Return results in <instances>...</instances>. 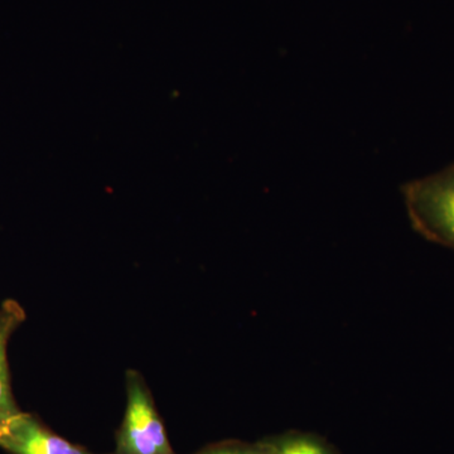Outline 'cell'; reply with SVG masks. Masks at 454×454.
<instances>
[{
  "instance_id": "cell-1",
  "label": "cell",
  "mask_w": 454,
  "mask_h": 454,
  "mask_svg": "<svg viewBox=\"0 0 454 454\" xmlns=\"http://www.w3.org/2000/svg\"><path fill=\"white\" fill-rule=\"evenodd\" d=\"M403 195L415 231L432 243L454 250V163L408 182Z\"/></svg>"
},
{
  "instance_id": "cell-2",
  "label": "cell",
  "mask_w": 454,
  "mask_h": 454,
  "mask_svg": "<svg viewBox=\"0 0 454 454\" xmlns=\"http://www.w3.org/2000/svg\"><path fill=\"white\" fill-rule=\"evenodd\" d=\"M125 384L127 408L113 454H175L143 376L129 370Z\"/></svg>"
},
{
  "instance_id": "cell-3",
  "label": "cell",
  "mask_w": 454,
  "mask_h": 454,
  "mask_svg": "<svg viewBox=\"0 0 454 454\" xmlns=\"http://www.w3.org/2000/svg\"><path fill=\"white\" fill-rule=\"evenodd\" d=\"M0 448L11 454H94L59 437L35 415L23 411L0 427Z\"/></svg>"
},
{
  "instance_id": "cell-4",
  "label": "cell",
  "mask_w": 454,
  "mask_h": 454,
  "mask_svg": "<svg viewBox=\"0 0 454 454\" xmlns=\"http://www.w3.org/2000/svg\"><path fill=\"white\" fill-rule=\"evenodd\" d=\"M25 319V310L16 301H5L0 306V427L20 411L12 393L7 348L12 333Z\"/></svg>"
},
{
  "instance_id": "cell-5",
  "label": "cell",
  "mask_w": 454,
  "mask_h": 454,
  "mask_svg": "<svg viewBox=\"0 0 454 454\" xmlns=\"http://www.w3.org/2000/svg\"><path fill=\"white\" fill-rule=\"evenodd\" d=\"M260 454H333L321 441L301 433H289L256 443Z\"/></svg>"
},
{
  "instance_id": "cell-6",
  "label": "cell",
  "mask_w": 454,
  "mask_h": 454,
  "mask_svg": "<svg viewBox=\"0 0 454 454\" xmlns=\"http://www.w3.org/2000/svg\"><path fill=\"white\" fill-rule=\"evenodd\" d=\"M196 454H260L255 444L241 443V442H226L212 446Z\"/></svg>"
}]
</instances>
